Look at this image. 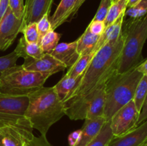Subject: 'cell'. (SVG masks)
<instances>
[{"label": "cell", "mask_w": 147, "mask_h": 146, "mask_svg": "<svg viewBox=\"0 0 147 146\" xmlns=\"http://www.w3.org/2000/svg\"><path fill=\"white\" fill-rule=\"evenodd\" d=\"M136 67L123 73L116 71L106 80L103 116L107 120H110L119 109L133 100L136 87L143 76Z\"/></svg>", "instance_id": "obj_4"}, {"label": "cell", "mask_w": 147, "mask_h": 146, "mask_svg": "<svg viewBox=\"0 0 147 146\" xmlns=\"http://www.w3.org/2000/svg\"><path fill=\"white\" fill-rule=\"evenodd\" d=\"M33 136L31 127L17 125L2 126L0 127V146H23Z\"/></svg>", "instance_id": "obj_11"}, {"label": "cell", "mask_w": 147, "mask_h": 146, "mask_svg": "<svg viewBox=\"0 0 147 146\" xmlns=\"http://www.w3.org/2000/svg\"><path fill=\"white\" fill-rule=\"evenodd\" d=\"M147 141V119L131 131L113 137L108 146H142Z\"/></svg>", "instance_id": "obj_14"}, {"label": "cell", "mask_w": 147, "mask_h": 146, "mask_svg": "<svg viewBox=\"0 0 147 146\" xmlns=\"http://www.w3.org/2000/svg\"><path fill=\"white\" fill-rule=\"evenodd\" d=\"M26 119L32 128L42 135H46L49 129L65 115V107L53 87H41L28 96Z\"/></svg>", "instance_id": "obj_2"}, {"label": "cell", "mask_w": 147, "mask_h": 146, "mask_svg": "<svg viewBox=\"0 0 147 146\" xmlns=\"http://www.w3.org/2000/svg\"><path fill=\"white\" fill-rule=\"evenodd\" d=\"M24 60V63L22 65L24 69L29 71L40 72L49 77L66 69L64 64L49 53H45L38 59L27 57Z\"/></svg>", "instance_id": "obj_10"}, {"label": "cell", "mask_w": 147, "mask_h": 146, "mask_svg": "<svg viewBox=\"0 0 147 146\" xmlns=\"http://www.w3.org/2000/svg\"><path fill=\"white\" fill-rule=\"evenodd\" d=\"M147 95V74H143L141 78L137 87H136V91H135L134 97L133 101L136 105V109L140 113L142 110V106H143L144 102Z\"/></svg>", "instance_id": "obj_25"}, {"label": "cell", "mask_w": 147, "mask_h": 146, "mask_svg": "<svg viewBox=\"0 0 147 146\" xmlns=\"http://www.w3.org/2000/svg\"><path fill=\"white\" fill-rule=\"evenodd\" d=\"M111 4L112 3L111 0H101L98 9L93 19L104 21Z\"/></svg>", "instance_id": "obj_29"}, {"label": "cell", "mask_w": 147, "mask_h": 146, "mask_svg": "<svg viewBox=\"0 0 147 146\" xmlns=\"http://www.w3.org/2000/svg\"><path fill=\"white\" fill-rule=\"evenodd\" d=\"M108 121L104 116L96 119H86L82 127V136L80 142L76 146H86L100 133L103 125Z\"/></svg>", "instance_id": "obj_17"}, {"label": "cell", "mask_w": 147, "mask_h": 146, "mask_svg": "<svg viewBox=\"0 0 147 146\" xmlns=\"http://www.w3.org/2000/svg\"><path fill=\"white\" fill-rule=\"evenodd\" d=\"M100 36L92 34L88 29L86 28L83 34L76 40L77 51L80 57L92 52Z\"/></svg>", "instance_id": "obj_20"}, {"label": "cell", "mask_w": 147, "mask_h": 146, "mask_svg": "<svg viewBox=\"0 0 147 146\" xmlns=\"http://www.w3.org/2000/svg\"><path fill=\"white\" fill-rule=\"evenodd\" d=\"M9 7L17 18L22 19L24 13V0H9Z\"/></svg>", "instance_id": "obj_31"}, {"label": "cell", "mask_w": 147, "mask_h": 146, "mask_svg": "<svg viewBox=\"0 0 147 146\" xmlns=\"http://www.w3.org/2000/svg\"><path fill=\"white\" fill-rule=\"evenodd\" d=\"M61 34L55 30H50L45 34L40 40V45L44 53H51V52L59 44Z\"/></svg>", "instance_id": "obj_24"}, {"label": "cell", "mask_w": 147, "mask_h": 146, "mask_svg": "<svg viewBox=\"0 0 147 146\" xmlns=\"http://www.w3.org/2000/svg\"><path fill=\"white\" fill-rule=\"evenodd\" d=\"M23 146H52L48 142L46 135H40L39 137L33 136L32 138L27 140Z\"/></svg>", "instance_id": "obj_32"}, {"label": "cell", "mask_w": 147, "mask_h": 146, "mask_svg": "<svg viewBox=\"0 0 147 146\" xmlns=\"http://www.w3.org/2000/svg\"><path fill=\"white\" fill-rule=\"evenodd\" d=\"M123 46V37L121 34L117 40L101 47L93 56L83 73L78 87L63 104L83 97L100 84L106 83L108 78L117 70Z\"/></svg>", "instance_id": "obj_1"}, {"label": "cell", "mask_w": 147, "mask_h": 146, "mask_svg": "<svg viewBox=\"0 0 147 146\" xmlns=\"http://www.w3.org/2000/svg\"><path fill=\"white\" fill-rule=\"evenodd\" d=\"M142 0H127V8H131L141 2Z\"/></svg>", "instance_id": "obj_38"}, {"label": "cell", "mask_w": 147, "mask_h": 146, "mask_svg": "<svg viewBox=\"0 0 147 146\" xmlns=\"http://www.w3.org/2000/svg\"><path fill=\"white\" fill-rule=\"evenodd\" d=\"M93 56H94V54L92 52L80 56L78 60H77V62L71 67L69 68L65 75L67 77L76 78V77H78L82 74H83L84 72L88 67Z\"/></svg>", "instance_id": "obj_21"}, {"label": "cell", "mask_w": 147, "mask_h": 146, "mask_svg": "<svg viewBox=\"0 0 147 146\" xmlns=\"http://www.w3.org/2000/svg\"><path fill=\"white\" fill-rule=\"evenodd\" d=\"M127 9V0H119L111 4L104 20L105 26L108 27L114 22Z\"/></svg>", "instance_id": "obj_23"}, {"label": "cell", "mask_w": 147, "mask_h": 146, "mask_svg": "<svg viewBox=\"0 0 147 146\" xmlns=\"http://www.w3.org/2000/svg\"><path fill=\"white\" fill-rule=\"evenodd\" d=\"M147 119V95L145 99L144 102L143 106H142V110L140 112V115H139V120H138V125L142 124L143 122H144Z\"/></svg>", "instance_id": "obj_35"}, {"label": "cell", "mask_w": 147, "mask_h": 146, "mask_svg": "<svg viewBox=\"0 0 147 146\" xmlns=\"http://www.w3.org/2000/svg\"><path fill=\"white\" fill-rule=\"evenodd\" d=\"M138 71L142 74H147V59L144 60L142 62H141L139 65L136 67Z\"/></svg>", "instance_id": "obj_37"}, {"label": "cell", "mask_w": 147, "mask_h": 146, "mask_svg": "<svg viewBox=\"0 0 147 146\" xmlns=\"http://www.w3.org/2000/svg\"><path fill=\"white\" fill-rule=\"evenodd\" d=\"M86 0H61L50 19L52 29L55 30L66 21L73 18Z\"/></svg>", "instance_id": "obj_12"}, {"label": "cell", "mask_w": 147, "mask_h": 146, "mask_svg": "<svg viewBox=\"0 0 147 146\" xmlns=\"http://www.w3.org/2000/svg\"><path fill=\"white\" fill-rule=\"evenodd\" d=\"M22 29V19L14 15L8 8L0 21V50L4 51L12 44Z\"/></svg>", "instance_id": "obj_9"}, {"label": "cell", "mask_w": 147, "mask_h": 146, "mask_svg": "<svg viewBox=\"0 0 147 146\" xmlns=\"http://www.w3.org/2000/svg\"><path fill=\"white\" fill-rule=\"evenodd\" d=\"M121 34L123 46L119 57L117 72L123 73L144 61L142 50L147 40V14L123 21Z\"/></svg>", "instance_id": "obj_3"}, {"label": "cell", "mask_w": 147, "mask_h": 146, "mask_svg": "<svg viewBox=\"0 0 147 146\" xmlns=\"http://www.w3.org/2000/svg\"><path fill=\"white\" fill-rule=\"evenodd\" d=\"M142 146H147V141H146V143H144V144L142 145Z\"/></svg>", "instance_id": "obj_40"}, {"label": "cell", "mask_w": 147, "mask_h": 146, "mask_svg": "<svg viewBox=\"0 0 147 146\" xmlns=\"http://www.w3.org/2000/svg\"><path fill=\"white\" fill-rule=\"evenodd\" d=\"M22 33L24 34V38L28 42H38L40 44V36L37 28L36 22L30 23L24 26L22 29Z\"/></svg>", "instance_id": "obj_27"}, {"label": "cell", "mask_w": 147, "mask_h": 146, "mask_svg": "<svg viewBox=\"0 0 147 146\" xmlns=\"http://www.w3.org/2000/svg\"><path fill=\"white\" fill-rule=\"evenodd\" d=\"M87 28L88 29L90 32H91L92 34L97 36H100L104 31L106 26H105L104 21L92 19Z\"/></svg>", "instance_id": "obj_33"}, {"label": "cell", "mask_w": 147, "mask_h": 146, "mask_svg": "<svg viewBox=\"0 0 147 146\" xmlns=\"http://www.w3.org/2000/svg\"><path fill=\"white\" fill-rule=\"evenodd\" d=\"M9 8V0H0V21Z\"/></svg>", "instance_id": "obj_36"}, {"label": "cell", "mask_w": 147, "mask_h": 146, "mask_svg": "<svg viewBox=\"0 0 147 146\" xmlns=\"http://www.w3.org/2000/svg\"><path fill=\"white\" fill-rule=\"evenodd\" d=\"M140 113L133 100L119 109L111 118L110 125L113 137L123 135L138 126Z\"/></svg>", "instance_id": "obj_8"}, {"label": "cell", "mask_w": 147, "mask_h": 146, "mask_svg": "<svg viewBox=\"0 0 147 146\" xmlns=\"http://www.w3.org/2000/svg\"><path fill=\"white\" fill-rule=\"evenodd\" d=\"M105 84L83 97L64 104L65 115L72 120L96 119L103 116L106 102Z\"/></svg>", "instance_id": "obj_6"}, {"label": "cell", "mask_w": 147, "mask_h": 146, "mask_svg": "<svg viewBox=\"0 0 147 146\" xmlns=\"http://www.w3.org/2000/svg\"><path fill=\"white\" fill-rule=\"evenodd\" d=\"M49 78L37 72L29 71L22 65L7 69L0 78V91L12 96H28L44 86Z\"/></svg>", "instance_id": "obj_5"}, {"label": "cell", "mask_w": 147, "mask_h": 146, "mask_svg": "<svg viewBox=\"0 0 147 146\" xmlns=\"http://www.w3.org/2000/svg\"><path fill=\"white\" fill-rule=\"evenodd\" d=\"M125 12L123 13L114 22L106 27L104 31L100 36V38H99L97 44H96L93 52H92L94 55L101 47L106 45V44L118 40V38L120 37L121 34L122 26H123Z\"/></svg>", "instance_id": "obj_16"}, {"label": "cell", "mask_w": 147, "mask_h": 146, "mask_svg": "<svg viewBox=\"0 0 147 146\" xmlns=\"http://www.w3.org/2000/svg\"><path fill=\"white\" fill-rule=\"evenodd\" d=\"M14 51L17 53L19 57H22L24 59L27 57L38 59L45 54L38 42H28L26 41L24 37H22L20 39Z\"/></svg>", "instance_id": "obj_19"}, {"label": "cell", "mask_w": 147, "mask_h": 146, "mask_svg": "<svg viewBox=\"0 0 147 146\" xmlns=\"http://www.w3.org/2000/svg\"><path fill=\"white\" fill-rule=\"evenodd\" d=\"M53 3V0H25L22 28L30 23L37 22L45 14H50Z\"/></svg>", "instance_id": "obj_13"}, {"label": "cell", "mask_w": 147, "mask_h": 146, "mask_svg": "<svg viewBox=\"0 0 147 146\" xmlns=\"http://www.w3.org/2000/svg\"><path fill=\"white\" fill-rule=\"evenodd\" d=\"M20 58L14 51L5 56L0 57V78L4 71L17 64V62Z\"/></svg>", "instance_id": "obj_28"}, {"label": "cell", "mask_w": 147, "mask_h": 146, "mask_svg": "<svg viewBox=\"0 0 147 146\" xmlns=\"http://www.w3.org/2000/svg\"><path fill=\"white\" fill-rule=\"evenodd\" d=\"M113 138L110 125V120H108L103 125L98 135L90 142L86 146H108Z\"/></svg>", "instance_id": "obj_22"}, {"label": "cell", "mask_w": 147, "mask_h": 146, "mask_svg": "<svg viewBox=\"0 0 147 146\" xmlns=\"http://www.w3.org/2000/svg\"><path fill=\"white\" fill-rule=\"evenodd\" d=\"M28 102L27 96L9 95L0 91V127L7 125L31 127L24 116Z\"/></svg>", "instance_id": "obj_7"}, {"label": "cell", "mask_w": 147, "mask_h": 146, "mask_svg": "<svg viewBox=\"0 0 147 146\" xmlns=\"http://www.w3.org/2000/svg\"><path fill=\"white\" fill-rule=\"evenodd\" d=\"M82 136V130H76L70 133L68 136V143L70 146H76L80 142Z\"/></svg>", "instance_id": "obj_34"}, {"label": "cell", "mask_w": 147, "mask_h": 146, "mask_svg": "<svg viewBox=\"0 0 147 146\" xmlns=\"http://www.w3.org/2000/svg\"><path fill=\"white\" fill-rule=\"evenodd\" d=\"M36 24H37V31L40 36V40L45 34H47L50 30H53L51 23L49 19V14H45L39 21L36 22Z\"/></svg>", "instance_id": "obj_30"}, {"label": "cell", "mask_w": 147, "mask_h": 146, "mask_svg": "<svg viewBox=\"0 0 147 146\" xmlns=\"http://www.w3.org/2000/svg\"><path fill=\"white\" fill-rule=\"evenodd\" d=\"M82 77L83 74L78 77L73 78L67 77L65 74L61 80L54 86L57 96L63 102H65L73 94V92L77 89Z\"/></svg>", "instance_id": "obj_18"}, {"label": "cell", "mask_w": 147, "mask_h": 146, "mask_svg": "<svg viewBox=\"0 0 147 146\" xmlns=\"http://www.w3.org/2000/svg\"><path fill=\"white\" fill-rule=\"evenodd\" d=\"M50 54L64 64L66 68L71 67L80 57L77 51L76 40L72 42L60 43Z\"/></svg>", "instance_id": "obj_15"}, {"label": "cell", "mask_w": 147, "mask_h": 146, "mask_svg": "<svg viewBox=\"0 0 147 146\" xmlns=\"http://www.w3.org/2000/svg\"><path fill=\"white\" fill-rule=\"evenodd\" d=\"M111 3H112V4H113V3L117 2V1H119V0H111Z\"/></svg>", "instance_id": "obj_39"}, {"label": "cell", "mask_w": 147, "mask_h": 146, "mask_svg": "<svg viewBox=\"0 0 147 146\" xmlns=\"http://www.w3.org/2000/svg\"><path fill=\"white\" fill-rule=\"evenodd\" d=\"M147 14V0H142L136 6L126 9L125 11V17H129L130 19H138L144 17Z\"/></svg>", "instance_id": "obj_26"}]
</instances>
